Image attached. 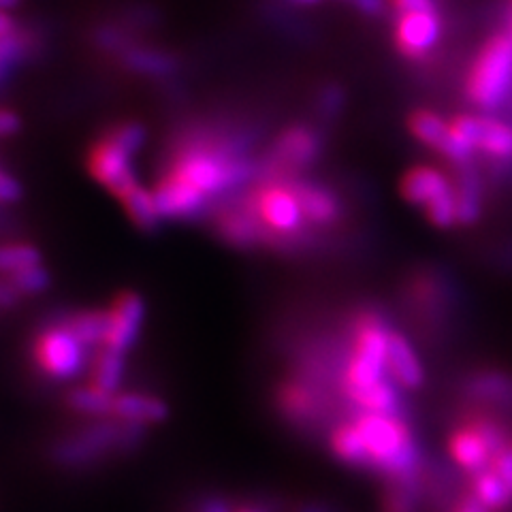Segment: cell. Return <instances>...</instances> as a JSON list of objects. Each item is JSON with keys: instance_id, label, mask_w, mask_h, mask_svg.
I'll return each instance as SVG.
<instances>
[{"instance_id": "1", "label": "cell", "mask_w": 512, "mask_h": 512, "mask_svg": "<svg viewBox=\"0 0 512 512\" xmlns=\"http://www.w3.org/2000/svg\"><path fill=\"white\" fill-rule=\"evenodd\" d=\"M389 335L391 329L376 312L359 314L352 357L344 376V391L348 397L384 380V370H389Z\"/></svg>"}, {"instance_id": "2", "label": "cell", "mask_w": 512, "mask_h": 512, "mask_svg": "<svg viewBox=\"0 0 512 512\" xmlns=\"http://www.w3.org/2000/svg\"><path fill=\"white\" fill-rule=\"evenodd\" d=\"M512 92V37L493 35L476 56L466 94L472 105L493 111L506 103Z\"/></svg>"}, {"instance_id": "3", "label": "cell", "mask_w": 512, "mask_h": 512, "mask_svg": "<svg viewBox=\"0 0 512 512\" xmlns=\"http://www.w3.org/2000/svg\"><path fill=\"white\" fill-rule=\"evenodd\" d=\"M246 197L265 229L274 235V248L295 250L303 244L306 214H303L295 192L284 182H267L261 188H254Z\"/></svg>"}, {"instance_id": "4", "label": "cell", "mask_w": 512, "mask_h": 512, "mask_svg": "<svg viewBox=\"0 0 512 512\" xmlns=\"http://www.w3.org/2000/svg\"><path fill=\"white\" fill-rule=\"evenodd\" d=\"M143 434V425L137 423H103L92 425L75 436L62 440L54 448V457L67 466H84V463L101 459L111 451L135 446Z\"/></svg>"}, {"instance_id": "5", "label": "cell", "mask_w": 512, "mask_h": 512, "mask_svg": "<svg viewBox=\"0 0 512 512\" xmlns=\"http://www.w3.org/2000/svg\"><path fill=\"white\" fill-rule=\"evenodd\" d=\"M323 154V135L306 124H295L276 139L271 154L259 165L267 182H284L301 169L314 165Z\"/></svg>"}, {"instance_id": "6", "label": "cell", "mask_w": 512, "mask_h": 512, "mask_svg": "<svg viewBox=\"0 0 512 512\" xmlns=\"http://www.w3.org/2000/svg\"><path fill=\"white\" fill-rule=\"evenodd\" d=\"M84 348L86 346L79 342L67 327L54 325L39 333V338L35 342V361L39 370L50 378H75L84 370Z\"/></svg>"}, {"instance_id": "7", "label": "cell", "mask_w": 512, "mask_h": 512, "mask_svg": "<svg viewBox=\"0 0 512 512\" xmlns=\"http://www.w3.org/2000/svg\"><path fill=\"white\" fill-rule=\"evenodd\" d=\"M408 126L416 139L425 143L427 148L446 156L459 169L472 165L476 150L470 146V143L457 137L453 126L446 124L438 114H434V111H427V109L414 111L408 120Z\"/></svg>"}, {"instance_id": "8", "label": "cell", "mask_w": 512, "mask_h": 512, "mask_svg": "<svg viewBox=\"0 0 512 512\" xmlns=\"http://www.w3.org/2000/svg\"><path fill=\"white\" fill-rule=\"evenodd\" d=\"M88 169L96 180L120 199L137 186V178L131 165V154L122 150L118 143L105 137L101 141H96L90 148Z\"/></svg>"}, {"instance_id": "9", "label": "cell", "mask_w": 512, "mask_h": 512, "mask_svg": "<svg viewBox=\"0 0 512 512\" xmlns=\"http://www.w3.org/2000/svg\"><path fill=\"white\" fill-rule=\"evenodd\" d=\"M442 37V20L436 9L404 13L395 24V47L410 60H425Z\"/></svg>"}, {"instance_id": "10", "label": "cell", "mask_w": 512, "mask_h": 512, "mask_svg": "<svg viewBox=\"0 0 512 512\" xmlns=\"http://www.w3.org/2000/svg\"><path fill=\"white\" fill-rule=\"evenodd\" d=\"M457 137L478 152L491 158L510 160L512 158V126L493 118L480 116H459L451 122Z\"/></svg>"}, {"instance_id": "11", "label": "cell", "mask_w": 512, "mask_h": 512, "mask_svg": "<svg viewBox=\"0 0 512 512\" xmlns=\"http://www.w3.org/2000/svg\"><path fill=\"white\" fill-rule=\"evenodd\" d=\"M216 229L222 239L239 248H252V246H274V235H271L265 224L256 216L248 197H242L235 205H229L222 210Z\"/></svg>"}, {"instance_id": "12", "label": "cell", "mask_w": 512, "mask_h": 512, "mask_svg": "<svg viewBox=\"0 0 512 512\" xmlns=\"http://www.w3.org/2000/svg\"><path fill=\"white\" fill-rule=\"evenodd\" d=\"M152 195L163 218H197L205 212L207 199H210L173 173H167L165 178L158 180Z\"/></svg>"}, {"instance_id": "13", "label": "cell", "mask_w": 512, "mask_h": 512, "mask_svg": "<svg viewBox=\"0 0 512 512\" xmlns=\"http://www.w3.org/2000/svg\"><path fill=\"white\" fill-rule=\"evenodd\" d=\"M111 331L105 348L126 352L137 342V335L143 323L146 306L137 293H120L109 310Z\"/></svg>"}, {"instance_id": "14", "label": "cell", "mask_w": 512, "mask_h": 512, "mask_svg": "<svg viewBox=\"0 0 512 512\" xmlns=\"http://www.w3.org/2000/svg\"><path fill=\"white\" fill-rule=\"evenodd\" d=\"M284 184L295 192V197L299 199L301 210L306 214L308 222L325 227V224H333L340 220L342 205L338 197H335V192H331L329 188L301 180L297 175L284 180Z\"/></svg>"}, {"instance_id": "15", "label": "cell", "mask_w": 512, "mask_h": 512, "mask_svg": "<svg viewBox=\"0 0 512 512\" xmlns=\"http://www.w3.org/2000/svg\"><path fill=\"white\" fill-rule=\"evenodd\" d=\"M455 186L446 178L442 171L436 167H412L402 180V197L412 205H423L434 203L436 199L444 197L446 192H451Z\"/></svg>"}, {"instance_id": "16", "label": "cell", "mask_w": 512, "mask_h": 512, "mask_svg": "<svg viewBox=\"0 0 512 512\" xmlns=\"http://www.w3.org/2000/svg\"><path fill=\"white\" fill-rule=\"evenodd\" d=\"M448 453H451L457 466L466 470L470 476L487 470L493 459V453L489 451L485 440L470 425L457 429L451 436V440H448Z\"/></svg>"}, {"instance_id": "17", "label": "cell", "mask_w": 512, "mask_h": 512, "mask_svg": "<svg viewBox=\"0 0 512 512\" xmlns=\"http://www.w3.org/2000/svg\"><path fill=\"white\" fill-rule=\"evenodd\" d=\"M389 372L395 382L406 389H419L425 380L419 355H416L404 335L397 331H391L389 335Z\"/></svg>"}, {"instance_id": "18", "label": "cell", "mask_w": 512, "mask_h": 512, "mask_svg": "<svg viewBox=\"0 0 512 512\" xmlns=\"http://www.w3.org/2000/svg\"><path fill=\"white\" fill-rule=\"evenodd\" d=\"M278 408L288 416V421L312 423L318 419L323 402L308 382H286L278 393Z\"/></svg>"}, {"instance_id": "19", "label": "cell", "mask_w": 512, "mask_h": 512, "mask_svg": "<svg viewBox=\"0 0 512 512\" xmlns=\"http://www.w3.org/2000/svg\"><path fill=\"white\" fill-rule=\"evenodd\" d=\"M111 414H114L118 421L146 425V423L165 421L169 408L165 402H160L158 397L141 395V393H122V395H116L114 412Z\"/></svg>"}, {"instance_id": "20", "label": "cell", "mask_w": 512, "mask_h": 512, "mask_svg": "<svg viewBox=\"0 0 512 512\" xmlns=\"http://www.w3.org/2000/svg\"><path fill=\"white\" fill-rule=\"evenodd\" d=\"M62 325L84 346H105L111 331V314L103 310L75 312L64 318Z\"/></svg>"}, {"instance_id": "21", "label": "cell", "mask_w": 512, "mask_h": 512, "mask_svg": "<svg viewBox=\"0 0 512 512\" xmlns=\"http://www.w3.org/2000/svg\"><path fill=\"white\" fill-rule=\"evenodd\" d=\"M331 451L340 461L348 463V466L372 470L370 453H367L361 431L355 423H342L340 427H335L331 434Z\"/></svg>"}, {"instance_id": "22", "label": "cell", "mask_w": 512, "mask_h": 512, "mask_svg": "<svg viewBox=\"0 0 512 512\" xmlns=\"http://www.w3.org/2000/svg\"><path fill=\"white\" fill-rule=\"evenodd\" d=\"M455 190L459 224H474L480 218V207H483V188H480L478 171L472 165L459 169V182Z\"/></svg>"}, {"instance_id": "23", "label": "cell", "mask_w": 512, "mask_h": 512, "mask_svg": "<svg viewBox=\"0 0 512 512\" xmlns=\"http://www.w3.org/2000/svg\"><path fill=\"white\" fill-rule=\"evenodd\" d=\"M32 50H35V37L26 30L18 28L0 37V84L20 67Z\"/></svg>"}, {"instance_id": "24", "label": "cell", "mask_w": 512, "mask_h": 512, "mask_svg": "<svg viewBox=\"0 0 512 512\" xmlns=\"http://www.w3.org/2000/svg\"><path fill=\"white\" fill-rule=\"evenodd\" d=\"M122 203H124L126 214L131 216L135 227L141 231H154L158 227L160 218H163L158 212V205L154 201L152 192L141 188L139 184L131 192H126L122 197Z\"/></svg>"}, {"instance_id": "25", "label": "cell", "mask_w": 512, "mask_h": 512, "mask_svg": "<svg viewBox=\"0 0 512 512\" xmlns=\"http://www.w3.org/2000/svg\"><path fill=\"white\" fill-rule=\"evenodd\" d=\"M124 378V352L105 348L96 355L92 365V384L107 393H118Z\"/></svg>"}, {"instance_id": "26", "label": "cell", "mask_w": 512, "mask_h": 512, "mask_svg": "<svg viewBox=\"0 0 512 512\" xmlns=\"http://www.w3.org/2000/svg\"><path fill=\"white\" fill-rule=\"evenodd\" d=\"M124 64L143 75H169L175 69V60L171 54L148 50V47H124Z\"/></svg>"}, {"instance_id": "27", "label": "cell", "mask_w": 512, "mask_h": 512, "mask_svg": "<svg viewBox=\"0 0 512 512\" xmlns=\"http://www.w3.org/2000/svg\"><path fill=\"white\" fill-rule=\"evenodd\" d=\"M359 408H363L365 412H374V414H389L395 416L399 410V395L393 387V382H389L387 378L380 380L374 387L359 391L350 397Z\"/></svg>"}, {"instance_id": "28", "label": "cell", "mask_w": 512, "mask_h": 512, "mask_svg": "<svg viewBox=\"0 0 512 512\" xmlns=\"http://www.w3.org/2000/svg\"><path fill=\"white\" fill-rule=\"evenodd\" d=\"M470 491L489 510H504L512 502V493L508 491V487L489 468L472 476Z\"/></svg>"}, {"instance_id": "29", "label": "cell", "mask_w": 512, "mask_h": 512, "mask_svg": "<svg viewBox=\"0 0 512 512\" xmlns=\"http://www.w3.org/2000/svg\"><path fill=\"white\" fill-rule=\"evenodd\" d=\"M114 399L116 395H111L99 387H79L73 389L67 395V404L71 410L82 412V414H94V416H103L114 412Z\"/></svg>"}, {"instance_id": "30", "label": "cell", "mask_w": 512, "mask_h": 512, "mask_svg": "<svg viewBox=\"0 0 512 512\" xmlns=\"http://www.w3.org/2000/svg\"><path fill=\"white\" fill-rule=\"evenodd\" d=\"M41 265V252L28 244H3L0 246V274H15L28 267Z\"/></svg>"}, {"instance_id": "31", "label": "cell", "mask_w": 512, "mask_h": 512, "mask_svg": "<svg viewBox=\"0 0 512 512\" xmlns=\"http://www.w3.org/2000/svg\"><path fill=\"white\" fill-rule=\"evenodd\" d=\"M468 391L493 402H512V378L504 374H480L468 384Z\"/></svg>"}, {"instance_id": "32", "label": "cell", "mask_w": 512, "mask_h": 512, "mask_svg": "<svg viewBox=\"0 0 512 512\" xmlns=\"http://www.w3.org/2000/svg\"><path fill=\"white\" fill-rule=\"evenodd\" d=\"M421 498V483H391L384 493V512H414Z\"/></svg>"}, {"instance_id": "33", "label": "cell", "mask_w": 512, "mask_h": 512, "mask_svg": "<svg viewBox=\"0 0 512 512\" xmlns=\"http://www.w3.org/2000/svg\"><path fill=\"white\" fill-rule=\"evenodd\" d=\"M425 214L431 224H436L438 229H451L459 222V207H457V190L446 192L444 197L436 199L425 207Z\"/></svg>"}, {"instance_id": "34", "label": "cell", "mask_w": 512, "mask_h": 512, "mask_svg": "<svg viewBox=\"0 0 512 512\" xmlns=\"http://www.w3.org/2000/svg\"><path fill=\"white\" fill-rule=\"evenodd\" d=\"M7 280L15 286V291H18L20 295H39L52 282L50 274H47V269L41 265L15 271V274H11Z\"/></svg>"}, {"instance_id": "35", "label": "cell", "mask_w": 512, "mask_h": 512, "mask_svg": "<svg viewBox=\"0 0 512 512\" xmlns=\"http://www.w3.org/2000/svg\"><path fill=\"white\" fill-rule=\"evenodd\" d=\"M103 137L118 143V146L128 154H135L143 146V141H146V128L137 122H122L111 126Z\"/></svg>"}, {"instance_id": "36", "label": "cell", "mask_w": 512, "mask_h": 512, "mask_svg": "<svg viewBox=\"0 0 512 512\" xmlns=\"http://www.w3.org/2000/svg\"><path fill=\"white\" fill-rule=\"evenodd\" d=\"M472 429H476V434L485 440V444L489 446V451L493 453V457L498 455L502 448L510 442L506 429L500 427L495 421L487 419V416H476L468 423Z\"/></svg>"}, {"instance_id": "37", "label": "cell", "mask_w": 512, "mask_h": 512, "mask_svg": "<svg viewBox=\"0 0 512 512\" xmlns=\"http://www.w3.org/2000/svg\"><path fill=\"white\" fill-rule=\"evenodd\" d=\"M489 470H491L495 476H498V478L502 480V483L508 487V491L512 493V438H510V442L502 448V451L491 459Z\"/></svg>"}, {"instance_id": "38", "label": "cell", "mask_w": 512, "mask_h": 512, "mask_svg": "<svg viewBox=\"0 0 512 512\" xmlns=\"http://www.w3.org/2000/svg\"><path fill=\"white\" fill-rule=\"evenodd\" d=\"M342 101H344L342 90L338 86H329V88H325L323 94H320L318 105L325 116H335V114H340Z\"/></svg>"}, {"instance_id": "39", "label": "cell", "mask_w": 512, "mask_h": 512, "mask_svg": "<svg viewBox=\"0 0 512 512\" xmlns=\"http://www.w3.org/2000/svg\"><path fill=\"white\" fill-rule=\"evenodd\" d=\"M399 15L404 13H416V11H429L436 9L434 0H389Z\"/></svg>"}, {"instance_id": "40", "label": "cell", "mask_w": 512, "mask_h": 512, "mask_svg": "<svg viewBox=\"0 0 512 512\" xmlns=\"http://www.w3.org/2000/svg\"><path fill=\"white\" fill-rule=\"evenodd\" d=\"M20 131V118L9 109H0V137H7Z\"/></svg>"}, {"instance_id": "41", "label": "cell", "mask_w": 512, "mask_h": 512, "mask_svg": "<svg viewBox=\"0 0 512 512\" xmlns=\"http://www.w3.org/2000/svg\"><path fill=\"white\" fill-rule=\"evenodd\" d=\"M487 510L489 508L483 502H480L472 491L463 495V498L453 508V512H487Z\"/></svg>"}, {"instance_id": "42", "label": "cell", "mask_w": 512, "mask_h": 512, "mask_svg": "<svg viewBox=\"0 0 512 512\" xmlns=\"http://www.w3.org/2000/svg\"><path fill=\"white\" fill-rule=\"evenodd\" d=\"M20 297L22 295L15 291V286L9 280L0 282V308H13Z\"/></svg>"}, {"instance_id": "43", "label": "cell", "mask_w": 512, "mask_h": 512, "mask_svg": "<svg viewBox=\"0 0 512 512\" xmlns=\"http://www.w3.org/2000/svg\"><path fill=\"white\" fill-rule=\"evenodd\" d=\"M355 5L365 15H378L382 11V7H384V0H355Z\"/></svg>"}, {"instance_id": "44", "label": "cell", "mask_w": 512, "mask_h": 512, "mask_svg": "<svg viewBox=\"0 0 512 512\" xmlns=\"http://www.w3.org/2000/svg\"><path fill=\"white\" fill-rule=\"evenodd\" d=\"M13 30H18V24H15V20L5 9H0V37L9 35V32H13Z\"/></svg>"}, {"instance_id": "45", "label": "cell", "mask_w": 512, "mask_h": 512, "mask_svg": "<svg viewBox=\"0 0 512 512\" xmlns=\"http://www.w3.org/2000/svg\"><path fill=\"white\" fill-rule=\"evenodd\" d=\"M201 512H231V510H229L227 504L220 502V500H210V502H205Z\"/></svg>"}, {"instance_id": "46", "label": "cell", "mask_w": 512, "mask_h": 512, "mask_svg": "<svg viewBox=\"0 0 512 512\" xmlns=\"http://www.w3.org/2000/svg\"><path fill=\"white\" fill-rule=\"evenodd\" d=\"M299 512H333V510L325 504H308V506H303Z\"/></svg>"}, {"instance_id": "47", "label": "cell", "mask_w": 512, "mask_h": 512, "mask_svg": "<svg viewBox=\"0 0 512 512\" xmlns=\"http://www.w3.org/2000/svg\"><path fill=\"white\" fill-rule=\"evenodd\" d=\"M288 3L301 5V7H308V5H316V3H320V0H288Z\"/></svg>"}, {"instance_id": "48", "label": "cell", "mask_w": 512, "mask_h": 512, "mask_svg": "<svg viewBox=\"0 0 512 512\" xmlns=\"http://www.w3.org/2000/svg\"><path fill=\"white\" fill-rule=\"evenodd\" d=\"M20 3V0H0V9H11V7H15V5H18Z\"/></svg>"}, {"instance_id": "49", "label": "cell", "mask_w": 512, "mask_h": 512, "mask_svg": "<svg viewBox=\"0 0 512 512\" xmlns=\"http://www.w3.org/2000/svg\"><path fill=\"white\" fill-rule=\"evenodd\" d=\"M237 512H261V510H254V508H239Z\"/></svg>"}, {"instance_id": "50", "label": "cell", "mask_w": 512, "mask_h": 512, "mask_svg": "<svg viewBox=\"0 0 512 512\" xmlns=\"http://www.w3.org/2000/svg\"><path fill=\"white\" fill-rule=\"evenodd\" d=\"M510 37H512V22H510Z\"/></svg>"}]
</instances>
